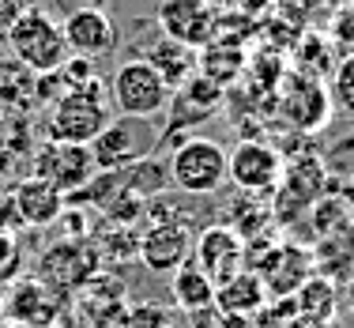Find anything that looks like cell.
<instances>
[{"instance_id": "cell-10", "label": "cell", "mask_w": 354, "mask_h": 328, "mask_svg": "<svg viewBox=\"0 0 354 328\" xmlns=\"http://www.w3.org/2000/svg\"><path fill=\"white\" fill-rule=\"evenodd\" d=\"M61 27H64L68 53H75V57L98 61V57H106L117 49V27L102 8H75Z\"/></svg>"}, {"instance_id": "cell-21", "label": "cell", "mask_w": 354, "mask_h": 328, "mask_svg": "<svg viewBox=\"0 0 354 328\" xmlns=\"http://www.w3.org/2000/svg\"><path fill=\"white\" fill-rule=\"evenodd\" d=\"M347 204L354 208V178H351V185H347Z\"/></svg>"}, {"instance_id": "cell-22", "label": "cell", "mask_w": 354, "mask_h": 328, "mask_svg": "<svg viewBox=\"0 0 354 328\" xmlns=\"http://www.w3.org/2000/svg\"><path fill=\"white\" fill-rule=\"evenodd\" d=\"M347 302H351V309H354V280L347 283Z\"/></svg>"}, {"instance_id": "cell-17", "label": "cell", "mask_w": 354, "mask_h": 328, "mask_svg": "<svg viewBox=\"0 0 354 328\" xmlns=\"http://www.w3.org/2000/svg\"><path fill=\"white\" fill-rule=\"evenodd\" d=\"M170 294L174 302L185 309V313H200V309H212L215 306V283L207 280L204 272H200L196 260H189V264H181L177 272L170 275Z\"/></svg>"}, {"instance_id": "cell-15", "label": "cell", "mask_w": 354, "mask_h": 328, "mask_svg": "<svg viewBox=\"0 0 354 328\" xmlns=\"http://www.w3.org/2000/svg\"><path fill=\"white\" fill-rule=\"evenodd\" d=\"M218 106H223V87H218V83H212L207 75L196 72L189 83H181V87L170 95V106H166V109H177L181 125H192V121H204V117H212Z\"/></svg>"}, {"instance_id": "cell-6", "label": "cell", "mask_w": 354, "mask_h": 328, "mask_svg": "<svg viewBox=\"0 0 354 328\" xmlns=\"http://www.w3.org/2000/svg\"><path fill=\"white\" fill-rule=\"evenodd\" d=\"M230 185L245 197H272L283 185V158L264 140H241L230 147Z\"/></svg>"}, {"instance_id": "cell-9", "label": "cell", "mask_w": 354, "mask_h": 328, "mask_svg": "<svg viewBox=\"0 0 354 328\" xmlns=\"http://www.w3.org/2000/svg\"><path fill=\"white\" fill-rule=\"evenodd\" d=\"M279 113L286 117V125H294L301 132L324 129L328 113H332V95H328L324 83L290 72V80L283 87V98H279Z\"/></svg>"}, {"instance_id": "cell-19", "label": "cell", "mask_w": 354, "mask_h": 328, "mask_svg": "<svg viewBox=\"0 0 354 328\" xmlns=\"http://www.w3.org/2000/svg\"><path fill=\"white\" fill-rule=\"evenodd\" d=\"M294 306H298V317H306V321H328L335 313V283L309 275L294 294Z\"/></svg>"}, {"instance_id": "cell-11", "label": "cell", "mask_w": 354, "mask_h": 328, "mask_svg": "<svg viewBox=\"0 0 354 328\" xmlns=\"http://www.w3.org/2000/svg\"><path fill=\"white\" fill-rule=\"evenodd\" d=\"M136 253L143 260V268L174 275L181 264L192 260V230L189 226H174V223H155L140 238Z\"/></svg>"}, {"instance_id": "cell-3", "label": "cell", "mask_w": 354, "mask_h": 328, "mask_svg": "<svg viewBox=\"0 0 354 328\" xmlns=\"http://www.w3.org/2000/svg\"><path fill=\"white\" fill-rule=\"evenodd\" d=\"M166 174H170L174 189L185 197H212L230 181V151L218 140L189 136L174 147Z\"/></svg>"}, {"instance_id": "cell-8", "label": "cell", "mask_w": 354, "mask_h": 328, "mask_svg": "<svg viewBox=\"0 0 354 328\" xmlns=\"http://www.w3.org/2000/svg\"><path fill=\"white\" fill-rule=\"evenodd\" d=\"M192 260L218 287V283L234 280L245 268V238L226 223H212L200 234H192Z\"/></svg>"}, {"instance_id": "cell-23", "label": "cell", "mask_w": 354, "mask_h": 328, "mask_svg": "<svg viewBox=\"0 0 354 328\" xmlns=\"http://www.w3.org/2000/svg\"><path fill=\"white\" fill-rule=\"evenodd\" d=\"M8 166V147H0V170Z\"/></svg>"}, {"instance_id": "cell-24", "label": "cell", "mask_w": 354, "mask_h": 328, "mask_svg": "<svg viewBox=\"0 0 354 328\" xmlns=\"http://www.w3.org/2000/svg\"><path fill=\"white\" fill-rule=\"evenodd\" d=\"M0 328H23V325H15V321H0Z\"/></svg>"}, {"instance_id": "cell-18", "label": "cell", "mask_w": 354, "mask_h": 328, "mask_svg": "<svg viewBox=\"0 0 354 328\" xmlns=\"http://www.w3.org/2000/svg\"><path fill=\"white\" fill-rule=\"evenodd\" d=\"M15 204H19V215L27 219V223H46V219H53L61 212V192L53 189L49 181H23L19 189H15Z\"/></svg>"}, {"instance_id": "cell-14", "label": "cell", "mask_w": 354, "mask_h": 328, "mask_svg": "<svg viewBox=\"0 0 354 328\" xmlns=\"http://www.w3.org/2000/svg\"><path fill=\"white\" fill-rule=\"evenodd\" d=\"M268 302H272L268 298V287L260 283V275L252 268H241L234 280L215 287V309L218 313H230V317H257Z\"/></svg>"}, {"instance_id": "cell-4", "label": "cell", "mask_w": 354, "mask_h": 328, "mask_svg": "<svg viewBox=\"0 0 354 328\" xmlns=\"http://www.w3.org/2000/svg\"><path fill=\"white\" fill-rule=\"evenodd\" d=\"M158 140H162V129L155 121H143V117H113L102 129V136L91 144L95 170H102V174L129 170V166L151 158Z\"/></svg>"}, {"instance_id": "cell-16", "label": "cell", "mask_w": 354, "mask_h": 328, "mask_svg": "<svg viewBox=\"0 0 354 328\" xmlns=\"http://www.w3.org/2000/svg\"><path fill=\"white\" fill-rule=\"evenodd\" d=\"M143 61L155 64V72L166 80V87H170V91H177L181 83H189L192 75H196V49L177 46V42H170V38H158L155 46L147 49Z\"/></svg>"}, {"instance_id": "cell-25", "label": "cell", "mask_w": 354, "mask_h": 328, "mask_svg": "<svg viewBox=\"0 0 354 328\" xmlns=\"http://www.w3.org/2000/svg\"><path fill=\"white\" fill-rule=\"evenodd\" d=\"M4 113H8V106H0V129H4Z\"/></svg>"}, {"instance_id": "cell-2", "label": "cell", "mask_w": 354, "mask_h": 328, "mask_svg": "<svg viewBox=\"0 0 354 328\" xmlns=\"http://www.w3.org/2000/svg\"><path fill=\"white\" fill-rule=\"evenodd\" d=\"M109 121H113L109 117V83L91 80L83 87H72L61 102H53V109H49V144L91 147Z\"/></svg>"}, {"instance_id": "cell-13", "label": "cell", "mask_w": 354, "mask_h": 328, "mask_svg": "<svg viewBox=\"0 0 354 328\" xmlns=\"http://www.w3.org/2000/svg\"><path fill=\"white\" fill-rule=\"evenodd\" d=\"M309 268H313V260H309L306 249H298V246H275L272 253L260 260V268H252V272L260 275V283L268 287V294L290 298V294H298V287L309 280Z\"/></svg>"}, {"instance_id": "cell-12", "label": "cell", "mask_w": 354, "mask_h": 328, "mask_svg": "<svg viewBox=\"0 0 354 328\" xmlns=\"http://www.w3.org/2000/svg\"><path fill=\"white\" fill-rule=\"evenodd\" d=\"M91 170H95L91 147H80V144H46L35 163V178L49 181L57 192L83 185L91 178Z\"/></svg>"}, {"instance_id": "cell-1", "label": "cell", "mask_w": 354, "mask_h": 328, "mask_svg": "<svg viewBox=\"0 0 354 328\" xmlns=\"http://www.w3.org/2000/svg\"><path fill=\"white\" fill-rule=\"evenodd\" d=\"M8 49H12V61L23 64L27 72L46 75L57 72L68 61V42H64V27L41 8H23L15 12V19L4 30Z\"/></svg>"}, {"instance_id": "cell-5", "label": "cell", "mask_w": 354, "mask_h": 328, "mask_svg": "<svg viewBox=\"0 0 354 328\" xmlns=\"http://www.w3.org/2000/svg\"><path fill=\"white\" fill-rule=\"evenodd\" d=\"M174 91L166 87V80L155 72L151 61H124L117 64L113 80H109V102H113L117 117H143L155 121L166 106H170Z\"/></svg>"}, {"instance_id": "cell-20", "label": "cell", "mask_w": 354, "mask_h": 328, "mask_svg": "<svg viewBox=\"0 0 354 328\" xmlns=\"http://www.w3.org/2000/svg\"><path fill=\"white\" fill-rule=\"evenodd\" d=\"M328 95H332V106L339 109L343 117L354 121V49L335 64L332 72V83H328Z\"/></svg>"}, {"instance_id": "cell-7", "label": "cell", "mask_w": 354, "mask_h": 328, "mask_svg": "<svg viewBox=\"0 0 354 328\" xmlns=\"http://www.w3.org/2000/svg\"><path fill=\"white\" fill-rule=\"evenodd\" d=\"M162 38L177 42V46H189V49H204L212 46L215 27H218V12L212 0H162L155 15Z\"/></svg>"}]
</instances>
